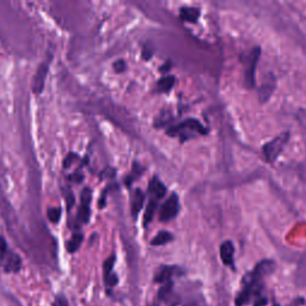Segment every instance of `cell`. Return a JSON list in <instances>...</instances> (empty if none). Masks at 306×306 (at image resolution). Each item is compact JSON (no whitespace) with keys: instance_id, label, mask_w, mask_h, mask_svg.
<instances>
[{"instance_id":"6da1fadb","label":"cell","mask_w":306,"mask_h":306,"mask_svg":"<svg viewBox=\"0 0 306 306\" xmlns=\"http://www.w3.org/2000/svg\"><path fill=\"white\" fill-rule=\"evenodd\" d=\"M275 271V262L272 260H263L256 265L254 271L243 278L242 290L236 298V306L249 304L251 299L257 297L263 289L265 279Z\"/></svg>"},{"instance_id":"7a4b0ae2","label":"cell","mask_w":306,"mask_h":306,"mask_svg":"<svg viewBox=\"0 0 306 306\" xmlns=\"http://www.w3.org/2000/svg\"><path fill=\"white\" fill-rule=\"evenodd\" d=\"M207 133H208V130L203 127V125L195 119L184 120L181 124L172 126L166 131L167 136L178 138L181 143L193 139L197 136H206Z\"/></svg>"},{"instance_id":"3957f363","label":"cell","mask_w":306,"mask_h":306,"mask_svg":"<svg viewBox=\"0 0 306 306\" xmlns=\"http://www.w3.org/2000/svg\"><path fill=\"white\" fill-rule=\"evenodd\" d=\"M289 139L290 133H283L263 146V155H265L266 160L268 161V163H274V161L277 160L278 157L281 154V152H283V150L285 149V146H286Z\"/></svg>"},{"instance_id":"277c9868","label":"cell","mask_w":306,"mask_h":306,"mask_svg":"<svg viewBox=\"0 0 306 306\" xmlns=\"http://www.w3.org/2000/svg\"><path fill=\"white\" fill-rule=\"evenodd\" d=\"M179 212V200L178 195L176 193H172L169 196L165 202L161 205L160 209H159V220L166 223V221L172 220L177 217Z\"/></svg>"},{"instance_id":"5b68a950","label":"cell","mask_w":306,"mask_h":306,"mask_svg":"<svg viewBox=\"0 0 306 306\" xmlns=\"http://www.w3.org/2000/svg\"><path fill=\"white\" fill-rule=\"evenodd\" d=\"M91 199H92V193L90 188H84L82 194H80V206L79 211H78V223L79 224H88L90 214V205H91Z\"/></svg>"},{"instance_id":"8992f818","label":"cell","mask_w":306,"mask_h":306,"mask_svg":"<svg viewBox=\"0 0 306 306\" xmlns=\"http://www.w3.org/2000/svg\"><path fill=\"white\" fill-rule=\"evenodd\" d=\"M48 70H49V61H48V60L41 62V64L38 65V68L37 71H36L34 78H32V83H31V89L34 94L40 95L41 92L43 91Z\"/></svg>"},{"instance_id":"52a82bcc","label":"cell","mask_w":306,"mask_h":306,"mask_svg":"<svg viewBox=\"0 0 306 306\" xmlns=\"http://www.w3.org/2000/svg\"><path fill=\"white\" fill-rule=\"evenodd\" d=\"M261 54L260 47H255L251 50L250 55L248 56V62H247V70H245V84L248 85V88H254L255 86V72H256V65L259 61Z\"/></svg>"},{"instance_id":"ba28073f","label":"cell","mask_w":306,"mask_h":306,"mask_svg":"<svg viewBox=\"0 0 306 306\" xmlns=\"http://www.w3.org/2000/svg\"><path fill=\"white\" fill-rule=\"evenodd\" d=\"M183 274L182 269L176 266H161L159 267L157 273L154 274V283L157 284H166L170 283L171 279L176 275Z\"/></svg>"},{"instance_id":"9c48e42d","label":"cell","mask_w":306,"mask_h":306,"mask_svg":"<svg viewBox=\"0 0 306 306\" xmlns=\"http://www.w3.org/2000/svg\"><path fill=\"white\" fill-rule=\"evenodd\" d=\"M114 263H115V256H110L109 259L106 260L103 265V272H104V283L108 287H113L118 284L119 279L118 275L113 272Z\"/></svg>"},{"instance_id":"30bf717a","label":"cell","mask_w":306,"mask_h":306,"mask_svg":"<svg viewBox=\"0 0 306 306\" xmlns=\"http://www.w3.org/2000/svg\"><path fill=\"white\" fill-rule=\"evenodd\" d=\"M2 266H4L5 272L7 273H17L19 272L20 267H22V262H20V257L17 254L12 253V251H7L5 255L4 260L1 261Z\"/></svg>"},{"instance_id":"8fae6325","label":"cell","mask_w":306,"mask_h":306,"mask_svg":"<svg viewBox=\"0 0 306 306\" xmlns=\"http://www.w3.org/2000/svg\"><path fill=\"white\" fill-rule=\"evenodd\" d=\"M233 255H235V247H233L232 242L231 241L224 242L220 247L221 261H223L224 265L230 266L231 268L235 269V265H233Z\"/></svg>"},{"instance_id":"7c38bea8","label":"cell","mask_w":306,"mask_h":306,"mask_svg":"<svg viewBox=\"0 0 306 306\" xmlns=\"http://www.w3.org/2000/svg\"><path fill=\"white\" fill-rule=\"evenodd\" d=\"M149 193L151 195V199L159 201L166 194V187L159 181L157 177H153L151 182L149 183Z\"/></svg>"},{"instance_id":"4fadbf2b","label":"cell","mask_w":306,"mask_h":306,"mask_svg":"<svg viewBox=\"0 0 306 306\" xmlns=\"http://www.w3.org/2000/svg\"><path fill=\"white\" fill-rule=\"evenodd\" d=\"M144 201H145V194L140 189H136L131 195V211L134 218L142 211Z\"/></svg>"},{"instance_id":"5bb4252c","label":"cell","mask_w":306,"mask_h":306,"mask_svg":"<svg viewBox=\"0 0 306 306\" xmlns=\"http://www.w3.org/2000/svg\"><path fill=\"white\" fill-rule=\"evenodd\" d=\"M200 10L196 7H190V6H184L179 10V17L182 20L189 23H196L200 17Z\"/></svg>"},{"instance_id":"9a60e30c","label":"cell","mask_w":306,"mask_h":306,"mask_svg":"<svg viewBox=\"0 0 306 306\" xmlns=\"http://www.w3.org/2000/svg\"><path fill=\"white\" fill-rule=\"evenodd\" d=\"M296 283L298 286L306 284V254L302 256L296 272Z\"/></svg>"},{"instance_id":"2e32d148","label":"cell","mask_w":306,"mask_h":306,"mask_svg":"<svg viewBox=\"0 0 306 306\" xmlns=\"http://www.w3.org/2000/svg\"><path fill=\"white\" fill-rule=\"evenodd\" d=\"M176 79L173 76H164L163 78H160L159 82L157 83V90L159 92H161V94H166V92H169L170 90L173 88Z\"/></svg>"},{"instance_id":"e0dca14e","label":"cell","mask_w":306,"mask_h":306,"mask_svg":"<svg viewBox=\"0 0 306 306\" xmlns=\"http://www.w3.org/2000/svg\"><path fill=\"white\" fill-rule=\"evenodd\" d=\"M83 238H84V236L82 235V233H74L70 241L67 242V244H66V248H67L68 253H71V254L76 253L78 249H79L80 245H82Z\"/></svg>"},{"instance_id":"ac0fdd59","label":"cell","mask_w":306,"mask_h":306,"mask_svg":"<svg viewBox=\"0 0 306 306\" xmlns=\"http://www.w3.org/2000/svg\"><path fill=\"white\" fill-rule=\"evenodd\" d=\"M172 239L173 236L171 235L170 232H167V231H160V232L152 239L151 244L154 245V247H157V245H164L166 244V243L172 242Z\"/></svg>"},{"instance_id":"d6986e66","label":"cell","mask_w":306,"mask_h":306,"mask_svg":"<svg viewBox=\"0 0 306 306\" xmlns=\"http://www.w3.org/2000/svg\"><path fill=\"white\" fill-rule=\"evenodd\" d=\"M157 203H158L157 200L150 199L149 205L146 207L145 214H144V224L145 225H148L152 221L153 215H154L155 211H157Z\"/></svg>"},{"instance_id":"ffe728a7","label":"cell","mask_w":306,"mask_h":306,"mask_svg":"<svg viewBox=\"0 0 306 306\" xmlns=\"http://www.w3.org/2000/svg\"><path fill=\"white\" fill-rule=\"evenodd\" d=\"M274 91V82H269L266 83L265 85H262V88L260 90V98L261 102H266L271 97V95Z\"/></svg>"},{"instance_id":"44dd1931","label":"cell","mask_w":306,"mask_h":306,"mask_svg":"<svg viewBox=\"0 0 306 306\" xmlns=\"http://www.w3.org/2000/svg\"><path fill=\"white\" fill-rule=\"evenodd\" d=\"M47 217H48V219H49L50 221H52L53 224L59 223L60 218H61V209H60V208H50V209H48Z\"/></svg>"},{"instance_id":"7402d4cb","label":"cell","mask_w":306,"mask_h":306,"mask_svg":"<svg viewBox=\"0 0 306 306\" xmlns=\"http://www.w3.org/2000/svg\"><path fill=\"white\" fill-rule=\"evenodd\" d=\"M140 171H142V169H140L139 165H138L137 163L134 164L133 165V170H132V173L127 177V178H126V181H125L126 182V185H128V187H130L131 183L134 181V178H136V177H139Z\"/></svg>"},{"instance_id":"603a6c76","label":"cell","mask_w":306,"mask_h":306,"mask_svg":"<svg viewBox=\"0 0 306 306\" xmlns=\"http://www.w3.org/2000/svg\"><path fill=\"white\" fill-rule=\"evenodd\" d=\"M64 196H65V200H66V207H67V209H71L74 205V201H76V199H74L73 193L71 191V189H65Z\"/></svg>"},{"instance_id":"cb8c5ba5","label":"cell","mask_w":306,"mask_h":306,"mask_svg":"<svg viewBox=\"0 0 306 306\" xmlns=\"http://www.w3.org/2000/svg\"><path fill=\"white\" fill-rule=\"evenodd\" d=\"M171 289H172V283H166V284H164V286L161 287L160 290H159V292H158V297L160 299H164L165 297H166L167 295H169V292L171 291Z\"/></svg>"},{"instance_id":"d4e9b609","label":"cell","mask_w":306,"mask_h":306,"mask_svg":"<svg viewBox=\"0 0 306 306\" xmlns=\"http://www.w3.org/2000/svg\"><path fill=\"white\" fill-rule=\"evenodd\" d=\"M7 244H6L5 238L2 236H0V262L4 260L5 255L7 254Z\"/></svg>"},{"instance_id":"484cf974","label":"cell","mask_w":306,"mask_h":306,"mask_svg":"<svg viewBox=\"0 0 306 306\" xmlns=\"http://www.w3.org/2000/svg\"><path fill=\"white\" fill-rule=\"evenodd\" d=\"M114 66V71L116 72V73H122V72L126 71V62L124 60H119V61H116Z\"/></svg>"},{"instance_id":"4316f807","label":"cell","mask_w":306,"mask_h":306,"mask_svg":"<svg viewBox=\"0 0 306 306\" xmlns=\"http://www.w3.org/2000/svg\"><path fill=\"white\" fill-rule=\"evenodd\" d=\"M78 157L76 154H74V153H70V154L67 155V157H66V159L64 160V167H68V166H71V164L73 163L74 160H76Z\"/></svg>"},{"instance_id":"83f0119b","label":"cell","mask_w":306,"mask_h":306,"mask_svg":"<svg viewBox=\"0 0 306 306\" xmlns=\"http://www.w3.org/2000/svg\"><path fill=\"white\" fill-rule=\"evenodd\" d=\"M53 306H68V303L62 296H58L55 298V302H54Z\"/></svg>"},{"instance_id":"f1b7e54d","label":"cell","mask_w":306,"mask_h":306,"mask_svg":"<svg viewBox=\"0 0 306 306\" xmlns=\"http://www.w3.org/2000/svg\"><path fill=\"white\" fill-rule=\"evenodd\" d=\"M70 179H71V181H73V182H80L83 179V175H82V173H79V172H76V173H74V175L70 176Z\"/></svg>"}]
</instances>
